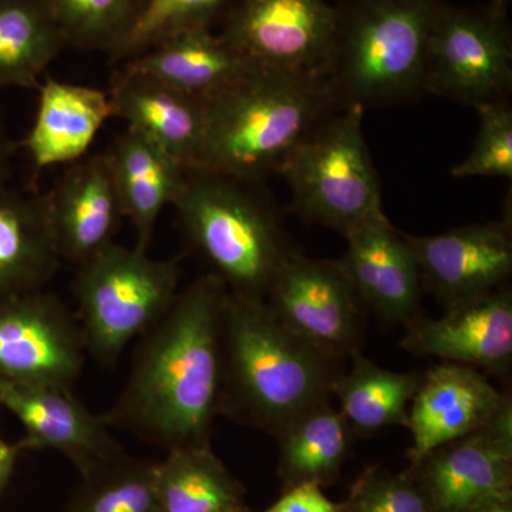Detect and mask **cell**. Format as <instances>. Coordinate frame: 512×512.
I'll return each instance as SVG.
<instances>
[{"instance_id":"cell-1","label":"cell","mask_w":512,"mask_h":512,"mask_svg":"<svg viewBox=\"0 0 512 512\" xmlns=\"http://www.w3.org/2000/svg\"><path fill=\"white\" fill-rule=\"evenodd\" d=\"M227 292L215 276L201 275L136 340L126 383L101 414L111 430L127 431L165 453L211 446L220 417Z\"/></svg>"},{"instance_id":"cell-2","label":"cell","mask_w":512,"mask_h":512,"mask_svg":"<svg viewBox=\"0 0 512 512\" xmlns=\"http://www.w3.org/2000/svg\"><path fill=\"white\" fill-rule=\"evenodd\" d=\"M220 416L278 439L309 410L332 402L343 372L285 328L264 299L227 292L222 309Z\"/></svg>"},{"instance_id":"cell-3","label":"cell","mask_w":512,"mask_h":512,"mask_svg":"<svg viewBox=\"0 0 512 512\" xmlns=\"http://www.w3.org/2000/svg\"><path fill=\"white\" fill-rule=\"evenodd\" d=\"M188 249L229 293L264 299L301 252L264 183L187 167L173 205Z\"/></svg>"},{"instance_id":"cell-4","label":"cell","mask_w":512,"mask_h":512,"mask_svg":"<svg viewBox=\"0 0 512 512\" xmlns=\"http://www.w3.org/2000/svg\"><path fill=\"white\" fill-rule=\"evenodd\" d=\"M340 111L325 76L254 69L207 101L195 167L265 183L328 117Z\"/></svg>"},{"instance_id":"cell-5","label":"cell","mask_w":512,"mask_h":512,"mask_svg":"<svg viewBox=\"0 0 512 512\" xmlns=\"http://www.w3.org/2000/svg\"><path fill=\"white\" fill-rule=\"evenodd\" d=\"M443 0H339L323 76L339 109L393 107L424 92L427 47Z\"/></svg>"},{"instance_id":"cell-6","label":"cell","mask_w":512,"mask_h":512,"mask_svg":"<svg viewBox=\"0 0 512 512\" xmlns=\"http://www.w3.org/2000/svg\"><path fill=\"white\" fill-rule=\"evenodd\" d=\"M181 274L180 258H153L117 242L77 266L74 313L87 356L106 369L116 366L127 346L171 308Z\"/></svg>"},{"instance_id":"cell-7","label":"cell","mask_w":512,"mask_h":512,"mask_svg":"<svg viewBox=\"0 0 512 512\" xmlns=\"http://www.w3.org/2000/svg\"><path fill=\"white\" fill-rule=\"evenodd\" d=\"M365 109L336 111L309 134L282 164L292 200L288 211L306 224L343 237L384 218L379 175L363 134Z\"/></svg>"},{"instance_id":"cell-8","label":"cell","mask_w":512,"mask_h":512,"mask_svg":"<svg viewBox=\"0 0 512 512\" xmlns=\"http://www.w3.org/2000/svg\"><path fill=\"white\" fill-rule=\"evenodd\" d=\"M424 92L476 107L510 101L512 30L507 10L490 3H443L427 47Z\"/></svg>"},{"instance_id":"cell-9","label":"cell","mask_w":512,"mask_h":512,"mask_svg":"<svg viewBox=\"0 0 512 512\" xmlns=\"http://www.w3.org/2000/svg\"><path fill=\"white\" fill-rule=\"evenodd\" d=\"M265 302L286 329L333 362L362 353L369 312L339 259L298 252L276 276Z\"/></svg>"},{"instance_id":"cell-10","label":"cell","mask_w":512,"mask_h":512,"mask_svg":"<svg viewBox=\"0 0 512 512\" xmlns=\"http://www.w3.org/2000/svg\"><path fill=\"white\" fill-rule=\"evenodd\" d=\"M86 360L76 313L56 293L0 299V380L74 390Z\"/></svg>"},{"instance_id":"cell-11","label":"cell","mask_w":512,"mask_h":512,"mask_svg":"<svg viewBox=\"0 0 512 512\" xmlns=\"http://www.w3.org/2000/svg\"><path fill=\"white\" fill-rule=\"evenodd\" d=\"M333 23L325 0H235L220 35L256 69L323 74Z\"/></svg>"},{"instance_id":"cell-12","label":"cell","mask_w":512,"mask_h":512,"mask_svg":"<svg viewBox=\"0 0 512 512\" xmlns=\"http://www.w3.org/2000/svg\"><path fill=\"white\" fill-rule=\"evenodd\" d=\"M409 470L436 512L512 497V400L483 427L434 448Z\"/></svg>"},{"instance_id":"cell-13","label":"cell","mask_w":512,"mask_h":512,"mask_svg":"<svg viewBox=\"0 0 512 512\" xmlns=\"http://www.w3.org/2000/svg\"><path fill=\"white\" fill-rule=\"evenodd\" d=\"M403 235L419 266L421 286L446 308L505 286L512 274L510 217L441 234Z\"/></svg>"},{"instance_id":"cell-14","label":"cell","mask_w":512,"mask_h":512,"mask_svg":"<svg viewBox=\"0 0 512 512\" xmlns=\"http://www.w3.org/2000/svg\"><path fill=\"white\" fill-rule=\"evenodd\" d=\"M400 346L419 357L473 367L498 377L512 367V292L507 286L446 308L441 318L417 315L403 325Z\"/></svg>"},{"instance_id":"cell-15","label":"cell","mask_w":512,"mask_h":512,"mask_svg":"<svg viewBox=\"0 0 512 512\" xmlns=\"http://www.w3.org/2000/svg\"><path fill=\"white\" fill-rule=\"evenodd\" d=\"M0 406L25 427L19 441L23 450L56 451L80 476L123 451L101 414H94L74 390L0 380Z\"/></svg>"},{"instance_id":"cell-16","label":"cell","mask_w":512,"mask_h":512,"mask_svg":"<svg viewBox=\"0 0 512 512\" xmlns=\"http://www.w3.org/2000/svg\"><path fill=\"white\" fill-rule=\"evenodd\" d=\"M510 399V393L495 389L487 376L473 367L447 362L430 367L410 403V464L434 448L480 429Z\"/></svg>"},{"instance_id":"cell-17","label":"cell","mask_w":512,"mask_h":512,"mask_svg":"<svg viewBox=\"0 0 512 512\" xmlns=\"http://www.w3.org/2000/svg\"><path fill=\"white\" fill-rule=\"evenodd\" d=\"M46 198L62 261L79 266L116 242L126 214L106 153L70 165Z\"/></svg>"},{"instance_id":"cell-18","label":"cell","mask_w":512,"mask_h":512,"mask_svg":"<svg viewBox=\"0 0 512 512\" xmlns=\"http://www.w3.org/2000/svg\"><path fill=\"white\" fill-rule=\"evenodd\" d=\"M339 259L360 301L389 325H406L421 313V278L410 245L389 218L366 222L345 235Z\"/></svg>"},{"instance_id":"cell-19","label":"cell","mask_w":512,"mask_h":512,"mask_svg":"<svg viewBox=\"0 0 512 512\" xmlns=\"http://www.w3.org/2000/svg\"><path fill=\"white\" fill-rule=\"evenodd\" d=\"M113 117L143 134L175 160L195 167L204 143L207 101L147 74L117 66L111 76Z\"/></svg>"},{"instance_id":"cell-20","label":"cell","mask_w":512,"mask_h":512,"mask_svg":"<svg viewBox=\"0 0 512 512\" xmlns=\"http://www.w3.org/2000/svg\"><path fill=\"white\" fill-rule=\"evenodd\" d=\"M37 89L36 119L22 141L33 164L46 168L83 160L101 127L113 117L109 94L52 77Z\"/></svg>"},{"instance_id":"cell-21","label":"cell","mask_w":512,"mask_h":512,"mask_svg":"<svg viewBox=\"0 0 512 512\" xmlns=\"http://www.w3.org/2000/svg\"><path fill=\"white\" fill-rule=\"evenodd\" d=\"M106 154L124 214L136 232L134 248L148 252L158 218L177 198L187 165L128 127Z\"/></svg>"},{"instance_id":"cell-22","label":"cell","mask_w":512,"mask_h":512,"mask_svg":"<svg viewBox=\"0 0 512 512\" xmlns=\"http://www.w3.org/2000/svg\"><path fill=\"white\" fill-rule=\"evenodd\" d=\"M60 266L46 192H0V299L42 291Z\"/></svg>"},{"instance_id":"cell-23","label":"cell","mask_w":512,"mask_h":512,"mask_svg":"<svg viewBox=\"0 0 512 512\" xmlns=\"http://www.w3.org/2000/svg\"><path fill=\"white\" fill-rule=\"evenodd\" d=\"M120 66L204 101L214 99L254 69L212 29L177 33Z\"/></svg>"},{"instance_id":"cell-24","label":"cell","mask_w":512,"mask_h":512,"mask_svg":"<svg viewBox=\"0 0 512 512\" xmlns=\"http://www.w3.org/2000/svg\"><path fill=\"white\" fill-rule=\"evenodd\" d=\"M332 386L339 412L357 437L369 439L389 427H407L410 403L423 380L420 372H393L362 353Z\"/></svg>"},{"instance_id":"cell-25","label":"cell","mask_w":512,"mask_h":512,"mask_svg":"<svg viewBox=\"0 0 512 512\" xmlns=\"http://www.w3.org/2000/svg\"><path fill=\"white\" fill-rule=\"evenodd\" d=\"M275 440L279 447L278 476L288 490L299 484L323 488L336 483L356 436L330 402L302 414Z\"/></svg>"},{"instance_id":"cell-26","label":"cell","mask_w":512,"mask_h":512,"mask_svg":"<svg viewBox=\"0 0 512 512\" xmlns=\"http://www.w3.org/2000/svg\"><path fill=\"white\" fill-rule=\"evenodd\" d=\"M163 512H252L247 491L212 446L177 448L157 461Z\"/></svg>"},{"instance_id":"cell-27","label":"cell","mask_w":512,"mask_h":512,"mask_svg":"<svg viewBox=\"0 0 512 512\" xmlns=\"http://www.w3.org/2000/svg\"><path fill=\"white\" fill-rule=\"evenodd\" d=\"M67 47L46 0H0V92L39 87V79Z\"/></svg>"},{"instance_id":"cell-28","label":"cell","mask_w":512,"mask_h":512,"mask_svg":"<svg viewBox=\"0 0 512 512\" xmlns=\"http://www.w3.org/2000/svg\"><path fill=\"white\" fill-rule=\"evenodd\" d=\"M80 477L64 512H163L157 461L123 450Z\"/></svg>"},{"instance_id":"cell-29","label":"cell","mask_w":512,"mask_h":512,"mask_svg":"<svg viewBox=\"0 0 512 512\" xmlns=\"http://www.w3.org/2000/svg\"><path fill=\"white\" fill-rule=\"evenodd\" d=\"M67 47L110 56L121 45L147 0H46Z\"/></svg>"},{"instance_id":"cell-30","label":"cell","mask_w":512,"mask_h":512,"mask_svg":"<svg viewBox=\"0 0 512 512\" xmlns=\"http://www.w3.org/2000/svg\"><path fill=\"white\" fill-rule=\"evenodd\" d=\"M235 0H147L133 29L109 56L110 63L133 59L168 37L192 29H212Z\"/></svg>"},{"instance_id":"cell-31","label":"cell","mask_w":512,"mask_h":512,"mask_svg":"<svg viewBox=\"0 0 512 512\" xmlns=\"http://www.w3.org/2000/svg\"><path fill=\"white\" fill-rule=\"evenodd\" d=\"M345 512H436L412 471L367 467L353 484Z\"/></svg>"},{"instance_id":"cell-32","label":"cell","mask_w":512,"mask_h":512,"mask_svg":"<svg viewBox=\"0 0 512 512\" xmlns=\"http://www.w3.org/2000/svg\"><path fill=\"white\" fill-rule=\"evenodd\" d=\"M480 133L470 156L454 165L457 178L500 177L512 180V107L510 101L476 107Z\"/></svg>"},{"instance_id":"cell-33","label":"cell","mask_w":512,"mask_h":512,"mask_svg":"<svg viewBox=\"0 0 512 512\" xmlns=\"http://www.w3.org/2000/svg\"><path fill=\"white\" fill-rule=\"evenodd\" d=\"M345 503H335L318 484H299L284 490L281 498L262 512H345Z\"/></svg>"},{"instance_id":"cell-34","label":"cell","mask_w":512,"mask_h":512,"mask_svg":"<svg viewBox=\"0 0 512 512\" xmlns=\"http://www.w3.org/2000/svg\"><path fill=\"white\" fill-rule=\"evenodd\" d=\"M23 451L25 450L20 446L19 441L12 444L0 437V494L8 487L13 471H15L16 463H18V458Z\"/></svg>"},{"instance_id":"cell-35","label":"cell","mask_w":512,"mask_h":512,"mask_svg":"<svg viewBox=\"0 0 512 512\" xmlns=\"http://www.w3.org/2000/svg\"><path fill=\"white\" fill-rule=\"evenodd\" d=\"M13 151H15V146L10 141L6 128L0 120V192L8 188L10 173H12L10 160H12Z\"/></svg>"},{"instance_id":"cell-36","label":"cell","mask_w":512,"mask_h":512,"mask_svg":"<svg viewBox=\"0 0 512 512\" xmlns=\"http://www.w3.org/2000/svg\"><path fill=\"white\" fill-rule=\"evenodd\" d=\"M461 512H512V497L487 501V503L478 504L476 507Z\"/></svg>"},{"instance_id":"cell-37","label":"cell","mask_w":512,"mask_h":512,"mask_svg":"<svg viewBox=\"0 0 512 512\" xmlns=\"http://www.w3.org/2000/svg\"><path fill=\"white\" fill-rule=\"evenodd\" d=\"M491 6H494V8L500 9V10H507L508 5H510L511 0H490Z\"/></svg>"}]
</instances>
